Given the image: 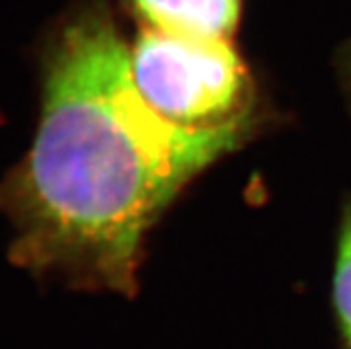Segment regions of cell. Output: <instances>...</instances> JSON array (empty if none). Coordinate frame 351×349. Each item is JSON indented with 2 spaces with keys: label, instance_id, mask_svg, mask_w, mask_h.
I'll use <instances>...</instances> for the list:
<instances>
[{
  "label": "cell",
  "instance_id": "6da1fadb",
  "mask_svg": "<svg viewBox=\"0 0 351 349\" xmlns=\"http://www.w3.org/2000/svg\"><path fill=\"white\" fill-rule=\"evenodd\" d=\"M246 123L195 130L160 116L106 5L80 2L45 40L36 136L0 180L9 261L38 278L132 296L147 230Z\"/></svg>",
  "mask_w": 351,
  "mask_h": 349
},
{
  "label": "cell",
  "instance_id": "7a4b0ae2",
  "mask_svg": "<svg viewBox=\"0 0 351 349\" xmlns=\"http://www.w3.org/2000/svg\"><path fill=\"white\" fill-rule=\"evenodd\" d=\"M139 93L160 116L204 130L250 118V80L230 41L145 29L130 50Z\"/></svg>",
  "mask_w": 351,
  "mask_h": 349
},
{
  "label": "cell",
  "instance_id": "3957f363",
  "mask_svg": "<svg viewBox=\"0 0 351 349\" xmlns=\"http://www.w3.org/2000/svg\"><path fill=\"white\" fill-rule=\"evenodd\" d=\"M147 29L191 40L230 41L243 0H129Z\"/></svg>",
  "mask_w": 351,
  "mask_h": 349
},
{
  "label": "cell",
  "instance_id": "277c9868",
  "mask_svg": "<svg viewBox=\"0 0 351 349\" xmlns=\"http://www.w3.org/2000/svg\"><path fill=\"white\" fill-rule=\"evenodd\" d=\"M334 303L348 342L351 344V207L344 214L339 235L334 274Z\"/></svg>",
  "mask_w": 351,
  "mask_h": 349
}]
</instances>
